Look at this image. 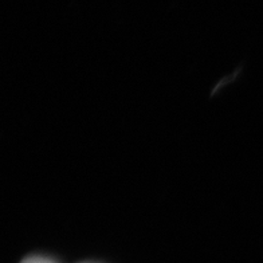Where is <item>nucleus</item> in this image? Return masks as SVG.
Listing matches in <instances>:
<instances>
[{
	"label": "nucleus",
	"mask_w": 263,
	"mask_h": 263,
	"mask_svg": "<svg viewBox=\"0 0 263 263\" xmlns=\"http://www.w3.org/2000/svg\"><path fill=\"white\" fill-rule=\"evenodd\" d=\"M22 263H55V262L49 259V258H45V256H30V258H26Z\"/></svg>",
	"instance_id": "f257e3e1"
}]
</instances>
